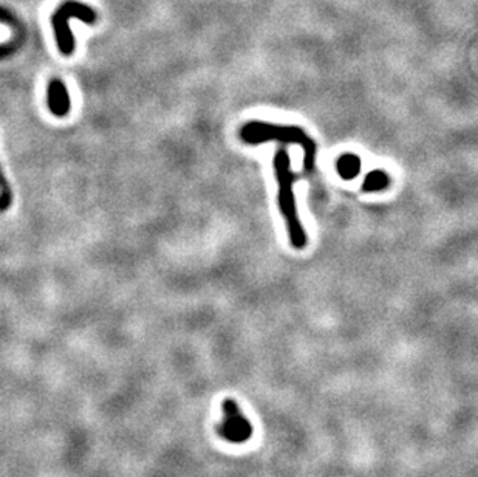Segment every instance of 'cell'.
<instances>
[{
	"label": "cell",
	"mask_w": 478,
	"mask_h": 477,
	"mask_svg": "<svg viewBox=\"0 0 478 477\" xmlns=\"http://www.w3.org/2000/svg\"><path fill=\"white\" fill-rule=\"evenodd\" d=\"M240 139L246 144H262L268 141H279L282 144H297L304 149V167L313 171L314 160L318 155V146L314 140L299 126H280L263 123V121H251L241 127Z\"/></svg>",
	"instance_id": "cell-1"
},
{
	"label": "cell",
	"mask_w": 478,
	"mask_h": 477,
	"mask_svg": "<svg viewBox=\"0 0 478 477\" xmlns=\"http://www.w3.org/2000/svg\"><path fill=\"white\" fill-rule=\"evenodd\" d=\"M274 174L277 180L279 192H277V204L280 213L285 217L287 228L289 234V242L296 249H302L308 244V236L304 226L301 225L296 208V197L293 189L294 177L289 167V155L285 148H280L274 155Z\"/></svg>",
	"instance_id": "cell-2"
},
{
	"label": "cell",
	"mask_w": 478,
	"mask_h": 477,
	"mask_svg": "<svg viewBox=\"0 0 478 477\" xmlns=\"http://www.w3.org/2000/svg\"><path fill=\"white\" fill-rule=\"evenodd\" d=\"M223 420L218 425L217 432L220 437L229 443H243L246 442L253 434V426L249 420L243 416L239 404L232 399L223 401Z\"/></svg>",
	"instance_id": "cell-3"
},
{
	"label": "cell",
	"mask_w": 478,
	"mask_h": 477,
	"mask_svg": "<svg viewBox=\"0 0 478 477\" xmlns=\"http://www.w3.org/2000/svg\"><path fill=\"white\" fill-rule=\"evenodd\" d=\"M48 107L56 117H66L71 107L67 87L59 79L48 84Z\"/></svg>",
	"instance_id": "cell-4"
},
{
	"label": "cell",
	"mask_w": 478,
	"mask_h": 477,
	"mask_svg": "<svg viewBox=\"0 0 478 477\" xmlns=\"http://www.w3.org/2000/svg\"><path fill=\"white\" fill-rule=\"evenodd\" d=\"M337 174L345 180H352L361 171V158L354 153H344L342 157L337 158L336 163Z\"/></svg>",
	"instance_id": "cell-5"
},
{
	"label": "cell",
	"mask_w": 478,
	"mask_h": 477,
	"mask_svg": "<svg viewBox=\"0 0 478 477\" xmlns=\"http://www.w3.org/2000/svg\"><path fill=\"white\" fill-rule=\"evenodd\" d=\"M390 184V177L387 175L384 171H371L364 180L362 188L367 192H378L386 189L387 186Z\"/></svg>",
	"instance_id": "cell-6"
},
{
	"label": "cell",
	"mask_w": 478,
	"mask_h": 477,
	"mask_svg": "<svg viewBox=\"0 0 478 477\" xmlns=\"http://www.w3.org/2000/svg\"><path fill=\"white\" fill-rule=\"evenodd\" d=\"M11 199H13V194H11L10 183L6 182L2 172V167H0V211H5L6 208L11 206Z\"/></svg>",
	"instance_id": "cell-7"
}]
</instances>
